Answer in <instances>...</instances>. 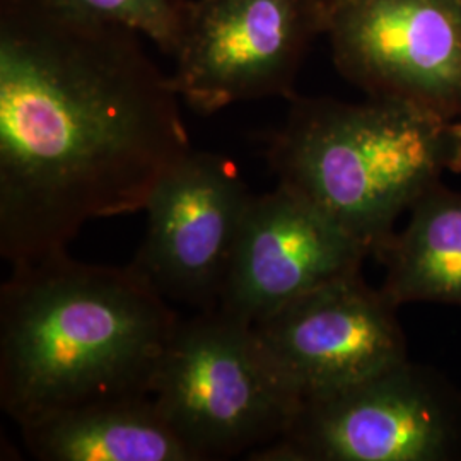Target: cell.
Wrapping results in <instances>:
<instances>
[{"instance_id": "1", "label": "cell", "mask_w": 461, "mask_h": 461, "mask_svg": "<svg viewBox=\"0 0 461 461\" xmlns=\"http://www.w3.org/2000/svg\"><path fill=\"white\" fill-rule=\"evenodd\" d=\"M140 38L47 0H0V255L13 267L144 211L192 150L182 98Z\"/></svg>"}, {"instance_id": "2", "label": "cell", "mask_w": 461, "mask_h": 461, "mask_svg": "<svg viewBox=\"0 0 461 461\" xmlns=\"http://www.w3.org/2000/svg\"><path fill=\"white\" fill-rule=\"evenodd\" d=\"M180 318L132 265L66 251L0 289V405L19 429L84 403L150 395Z\"/></svg>"}, {"instance_id": "3", "label": "cell", "mask_w": 461, "mask_h": 461, "mask_svg": "<svg viewBox=\"0 0 461 461\" xmlns=\"http://www.w3.org/2000/svg\"><path fill=\"white\" fill-rule=\"evenodd\" d=\"M267 159L279 185L313 202L375 253L396 219L461 171V122L396 99L293 96Z\"/></svg>"}, {"instance_id": "4", "label": "cell", "mask_w": 461, "mask_h": 461, "mask_svg": "<svg viewBox=\"0 0 461 461\" xmlns=\"http://www.w3.org/2000/svg\"><path fill=\"white\" fill-rule=\"evenodd\" d=\"M150 396L197 461L274 443L303 403L267 357L253 325L217 308L180 320Z\"/></svg>"}, {"instance_id": "5", "label": "cell", "mask_w": 461, "mask_h": 461, "mask_svg": "<svg viewBox=\"0 0 461 461\" xmlns=\"http://www.w3.org/2000/svg\"><path fill=\"white\" fill-rule=\"evenodd\" d=\"M461 453V400L409 359L303 400L289 429L253 461H446Z\"/></svg>"}, {"instance_id": "6", "label": "cell", "mask_w": 461, "mask_h": 461, "mask_svg": "<svg viewBox=\"0 0 461 461\" xmlns=\"http://www.w3.org/2000/svg\"><path fill=\"white\" fill-rule=\"evenodd\" d=\"M327 30V0L188 2L171 76L197 113L294 96L297 72Z\"/></svg>"}, {"instance_id": "7", "label": "cell", "mask_w": 461, "mask_h": 461, "mask_svg": "<svg viewBox=\"0 0 461 461\" xmlns=\"http://www.w3.org/2000/svg\"><path fill=\"white\" fill-rule=\"evenodd\" d=\"M333 62L369 98L461 115V0H327Z\"/></svg>"}, {"instance_id": "8", "label": "cell", "mask_w": 461, "mask_h": 461, "mask_svg": "<svg viewBox=\"0 0 461 461\" xmlns=\"http://www.w3.org/2000/svg\"><path fill=\"white\" fill-rule=\"evenodd\" d=\"M249 198L230 158L192 149L150 192L144 241L131 265L166 299L215 310Z\"/></svg>"}, {"instance_id": "9", "label": "cell", "mask_w": 461, "mask_h": 461, "mask_svg": "<svg viewBox=\"0 0 461 461\" xmlns=\"http://www.w3.org/2000/svg\"><path fill=\"white\" fill-rule=\"evenodd\" d=\"M396 308L357 270L289 301L253 330L280 376L306 400L409 359Z\"/></svg>"}, {"instance_id": "10", "label": "cell", "mask_w": 461, "mask_h": 461, "mask_svg": "<svg viewBox=\"0 0 461 461\" xmlns=\"http://www.w3.org/2000/svg\"><path fill=\"white\" fill-rule=\"evenodd\" d=\"M369 253L313 202L277 185L249 198L217 310L255 325L318 285L361 270Z\"/></svg>"}, {"instance_id": "11", "label": "cell", "mask_w": 461, "mask_h": 461, "mask_svg": "<svg viewBox=\"0 0 461 461\" xmlns=\"http://www.w3.org/2000/svg\"><path fill=\"white\" fill-rule=\"evenodd\" d=\"M41 461H197L150 395L84 403L21 428Z\"/></svg>"}, {"instance_id": "12", "label": "cell", "mask_w": 461, "mask_h": 461, "mask_svg": "<svg viewBox=\"0 0 461 461\" xmlns=\"http://www.w3.org/2000/svg\"><path fill=\"white\" fill-rule=\"evenodd\" d=\"M375 255L386 274L381 291L395 304L461 306V192L438 185L412 209L409 224Z\"/></svg>"}, {"instance_id": "13", "label": "cell", "mask_w": 461, "mask_h": 461, "mask_svg": "<svg viewBox=\"0 0 461 461\" xmlns=\"http://www.w3.org/2000/svg\"><path fill=\"white\" fill-rule=\"evenodd\" d=\"M77 16L120 24L169 53L178 49L188 4L183 0H47Z\"/></svg>"}]
</instances>
